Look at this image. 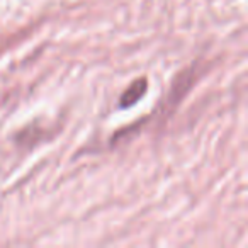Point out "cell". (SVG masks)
Wrapping results in <instances>:
<instances>
[{"label":"cell","mask_w":248,"mask_h":248,"mask_svg":"<svg viewBox=\"0 0 248 248\" xmlns=\"http://www.w3.org/2000/svg\"><path fill=\"white\" fill-rule=\"evenodd\" d=\"M146 89H148V82L146 78H138L128 87V89L124 90L123 95H121L119 100V106L121 107H131L135 106L136 102H140L143 95L146 93Z\"/></svg>","instance_id":"1"}]
</instances>
